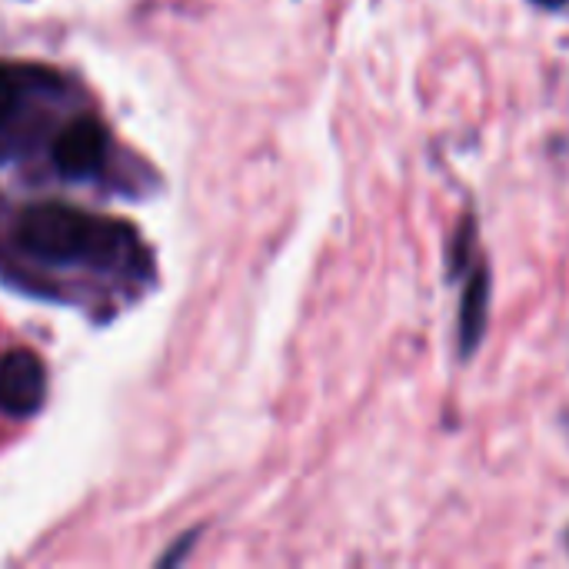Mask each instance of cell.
I'll return each mask as SVG.
<instances>
[{
	"mask_svg": "<svg viewBox=\"0 0 569 569\" xmlns=\"http://www.w3.org/2000/svg\"><path fill=\"white\" fill-rule=\"evenodd\" d=\"M117 237L120 230L110 220L60 203L30 207L17 220V243L50 263H103L117 247Z\"/></svg>",
	"mask_w": 569,
	"mask_h": 569,
	"instance_id": "cell-1",
	"label": "cell"
},
{
	"mask_svg": "<svg viewBox=\"0 0 569 569\" xmlns=\"http://www.w3.org/2000/svg\"><path fill=\"white\" fill-rule=\"evenodd\" d=\"M47 370L37 353L10 350L0 360V410L10 417H30L43 407Z\"/></svg>",
	"mask_w": 569,
	"mask_h": 569,
	"instance_id": "cell-2",
	"label": "cell"
},
{
	"mask_svg": "<svg viewBox=\"0 0 569 569\" xmlns=\"http://www.w3.org/2000/svg\"><path fill=\"white\" fill-rule=\"evenodd\" d=\"M107 133L97 120H73L53 143V163L63 177H87L103 163Z\"/></svg>",
	"mask_w": 569,
	"mask_h": 569,
	"instance_id": "cell-3",
	"label": "cell"
},
{
	"mask_svg": "<svg viewBox=\"0 0 569 569\" xmlns=\"http://www.w3.org/2000/svg\"><path fill=\"white\" fill-rule=\"evenodd\" d=\"M490 303V277L487 267L480 263L463 290V307H460V350L473 353V347L480 343L483 330H487V307Z\"/></svg>",
	"mask_w": 569,
	"mask_h": 569,
	"instance_id": "cell-4",
	"label": "cell"
},
{
	"mask_svg": "<svg viewBox=\"0 0 569 569\" xmlns=\"http://www.w3.org/2000/svg\"><path fill=\"white\" fill-rule=\"evenodd\" d=\"M20 103V77L10 67H0V123L17 110Z\"/></svg>",
	"mask_w": 569,
	"mask_h": 569,
	"instance_id": "cell-5",
	"label": "cell"
},
{
	"mask_svg": "<svg viewBox=\"0 0 569 569\" xmlns=\"http://www.w3.org/2000/svg\"><path fill=\"white\" fill-rule=\"evenodd\" d=\"M533 3H540V7H563L567 0H533Z\"/></svg>",
	"mask_w": 569,
	"mask_h": 569,
	"instance_id": "cell-6",
	"label": "cell"
}]
</instances>
